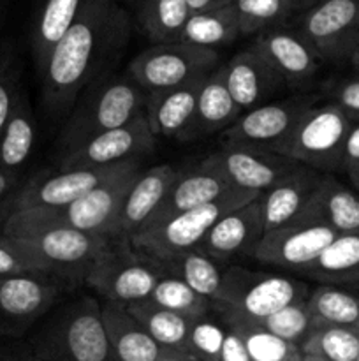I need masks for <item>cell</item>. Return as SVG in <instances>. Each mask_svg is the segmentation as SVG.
<instances>
[{"label": "cell", "instance_id": "5b68a950", "mask_svg": "<svg viewBox=\"0 0 359 361\" xmlns=\"http://www.w3.org/2000/svg\"><path fill=\"white\" fill-rule=\"evenodd\" d=\"M310 291L308 284L289 275L227 267L220 298L213 307L231 319L259 324L277 310L306 300Z\"/></svg>", "mask_w": 359, "mask_h": 361}, {"label": "cell", "instance_id": "7a4b0ae2", "mask_svg": "<svg viewBox=\"0 0 359 361\" xmlns=\"http://www.w3.org/2000/svg\"><path fill=\"white\" fill-rule=\"evenodd\" d=\"M27 345L46 361H113L102 305L90 295L53 305L32 328Z\"/></svg>", "mask_w": 359, "mask_h": 361}, {"label": "cell", "instance_id": "f35d334b", "mask_svg": "<svg viewBox=\"0 0 359 361\" xmlns=\"http://www.w3.org/2000/svg\"><path fill=\"white\" fill-rule=\"evenodd\" d=\"M148 300L155 305L162 307V309L182 314V316L190 317V319L204 316V314L213 309V303L210 300L197 295L182 279L172 277L169 274L162 275Z\"/></svg>", "mask_w": 359, "mask_h": 361}, {"label": "cell", "instance_id": "60d3db41", "mask_svg": "<svg viewBox=\"0 0 359 361\" xmlns=\"http://www.w3.org/2000/svg\"><path fill=\"white\" fill-rule=\"evenodd\" d=\"M306 300L294 302L291 305L284 307V309L277 310V312L267 316L264 321H260L257 326L264 328V330L270 331L275 337L299 348V344L305 341V337L310 334L313 324H315L312 314H310Z\"/></svg>", "mask_w": 359, "mask_h": 361}, {"label": "cell", "instance_id": "4316f807", "mask_svg": "<svg viewBox=\"0 0 359 361\" xmlns=\"http://www.w3.org/2000/svg\"><path fill=\"white\" fill-rule=\"evenodd\" d=\"M239 115L241 109L236 106L234 99L229 94L220 63L210 76L204 78L201 85L196 115L183 141H197L211 134L224 133Z\"/></svg>", "mask_w": 359, "mask_h": 361}, {"label": "cell", "instance_id": "44dd1931", "mask_svg": "<svg viewBox=\"0 0 359 361\" xmlns=\"http://www.w3.org/2000/svg\"><path fill=\"white\" fill-rule=\"evenodd\" d=\"M234 190L236 189L229 185L227 180L217 169L201 161L192 169L180 171L178 178L175 180L169 192L162 200L160 207L155 210V214L151 215L144 228H151V226L160 224V222L183 214V212L213 203V201L220 200V197L227 196Z\"/></svg>", "mask_w": 359, "mask_h": 361}, {"label": "cell", "instance_id": "bcb514c9", "mask_svg": "<svg viewBox=\"0 0 359 361\" xmlns=\"http://www.w3.org/2000/svg\"><path fill=\"white\" fill-rule=\"evenodd\" d=\"M359 164V122H352L341 152V171L348 173Z\"/></svg>", "mask_w": 359, "mask_h": 361}, {"label": "cell", "instance_id": "277c9868", "mask_svg": "<svg viewBox=\"0 0 359 361\" xmlns=\"http://www.w3.org/2000/svg\"><path fill=\"white\" fill-rule=\"evenodd\" d=\"M141 171L143 169L139 164L132 166L65 207L9 212L4 221L2 231L14 233L25 229L63 228L108 236L130 187Z\"/></svg>", "mask_w": 359, "mask_h": 361}, {"label": "cell", "instance_id": "4fadbf2b", "mask_svg": "<svg viewBox=\"0 0 359 361\" xmlns=\"http://www.w3.org/2000/svg\"><path fill=\"white\" fill-rule=\"evenodd\" d=\"M298 34L326 62L351 59L359 44V0H320L299 20Z\"/></svg>", "mask_w": 359, "mask_h": 361}, {"label": "cell", "instance_id": "cb8c5ba5", "mask_svg": "<svg viewBox=\"0 0 359 361\" xmlns=\"http://www.w3.org/2000/svg\"><path fill=\"white\" fill-rule=\"evenodd\" d=\"M322 173L298 166L292 173L259 194L260 212H263L266 231L296 221L308 204Z\"/></svg>", "mask_w": 359, "mask_h": 361}, {"label": "cell", "instance_id": "db71d44e", "mask_svg": "<svg viewBox=\"0 0 359 361\" xmlns=\"http://www.w3.org/2000/svg\"><path fill=\"white\" fill-rule=\"evenodd\" d=\"M299 2H301V7H303V6H313V4L320 2V0H299Z\"/></svg>", "mask_w": 359, "mask_h": 361}, {"label": "cell", "instance_id": "8fae6325", "mask_svg": "<svg viewBox=\"0 0 359 361\" xmlns=\"http://www.w3.org/2000/svg\"><path fill=\"white\" fill-rule=\"evenodd\" d=\"M74 286L67 279L46 274L0 277V341H14L30 334Z\"/></svg>", "mask_w": 359, "mask_h": 361}, {"label": "cell", "instance_id": "6da1fadb", "mask_svg": "<svg viewBox=\"0 0 359 361\" xmlns=\"http://www.w3.org/2000/svg\"><path fill=\"white\" fill-rule=\"evenodd\" d=\"M129 37L130 18L116 0H83L39 76L49 115H67L88 85L115 73Z\"/></svg>", "mask_w": 359, "mask_h": 361}, {"label": "cell", "instance_id": "f907efd6", "mask_svg": "<svg viewBox=\"0 0 359 361\" xmlns=\"http://www.w3.org/2000/svg\"><path fill=\"white\" fill-rule=\"evenodd\" d=\"M158 361H197L189 355H180V353H168V355L162 356Z\"/></svg>", "mask_w": 359, "mask_h": 361}, {"label": "cell", "instance_id": "f546056e", "mask_svg": "<svg viewBox=\"0 0 359 361\" xmlns=\"http://www.w3.org/2000/svg\"><path fill=\"white\" fill-rule=\"evenodd\" d=\"M83 0H42L32 28V59L37 74L44 71L49 53L76 20Z\"/></svg>", "mask_w": 359, "mask_h": 361}, {"label": "cell", "instance_id": "f1b7e54d", "mask_svg": "<svg viewBox=\"0 0 359 361\" xmlns=\"http://www.w3.org/2000/svg\"><path fill=\"white\" fill-rule=\"evenodd\" d=\"M299 275L319 284L359 288V233L338 235L333 243Z\"/></svg>", "mask_w": 359, "mask_h": 361}, {"label": "cell", "instance_id": "7bdbcfd3", "mask_svg": "<svg viewBox=\"0 0 359 361\" xmlns=\"http://www.w3.org/2000/svg\"><path fill=\"white\" fill-rule=\"evenodd\" d=\"M27 274L51 275L46 270L44 264L37 257L32 256L20 242L0 231V277Z\"/></svg>", "mask_w": 359, "mask_h": 361}, {"label": "cell", "instance_id": "6f0895ef", "mask_svg": "<svg viewBox=\"0 0 359 361\" xmlns=\"http://www.w3.org/2000/svg\"><path fill=\"white\" fill-rule=\"evenodd\" d=\"M130 2H137V0H130Z\"/></svg>", "mask_w": 359, "mask_h": 361}, {"label": "cell", "instance_id": "1f68e13d", "mask_svg": "<svg viewBox=\"0 0 359 361\" xmlns=\"http://www.w3.org/2000/svg\"><path fill=\"white\" fill-rule=\"evenodd\" d=\"M165 274L178 277L192 288L197 295L204 296L211 303H217L220 298L222 284H224L225 268L222 263L215 261L203 250L192 249L171 261L160 263Z\"/></svg>", "mask_w": 359, "mask_h": 361}, {"label": "cell", "instance_id": "4dcf8cb0", "mask_svg": "<svg viewBox=\"0 0 359 361\" xmlns=\"http://www.w3.org/2000/svg\"><path fill=\"white\" fill-rule=\"evenodd\" d=\"M125 309L162 349L168 353L189 355L187 337H189L190 323H192L190 317L162 309L151 303L150 300L130 303V305H125Z\"/></svg>", "mask_w": 359, "mask_h": 361}, {"label": "cell", "instance_id": "9a60e30c", "mask_svg": "<svg viewBox=\"0 0 359 361\" xmlns=\"http://www.w3.org/2000/svg\"><path fill=\"white\" fill-rule=\"evenodd\" d=\"M136 164H139V161L122 162L106 168H67L55 173H41L23 182L11 201L9 212L65 207L83 197L106 180Z\"/></svg>", "mask_w": 359, "mask_h": 361}, {"label": "cell", "instance_id": "9f6ffc18", "mask_svg": "<svg viewBox=\"0 0 359 361\" xmlns=\"http://www.w3.org/2000/svg\"><path fill=\"white\" fill-rule=\"evenodd\" d=\"M7 215H0V231H2V226H4V221H6Z\"/></svg>", "mask_w": 359, "mask_h": 361}, {"label": "cell", "instance_id": "11a10c76", "mask_svg": "<svg viewBox=\"0 0 359 361\" xmlns=\"http://www.w3.org/2000/svg\"><path fill=\"white\" fill-rule=\"evenodd\" d=\"M303 361H326L320 358H313V356H303Z\"/></svg>", "mask_w": 359, "mask_h": 361}, {"label": "cell", "instance_id": "836d02e7", "mask_svg": "<svg viewBox=\"0 0 359 361\" xmlns=\"http://www.w3.org/2000/svg\"><path fill=\"white\" fill-rule=\"evenodd\" d=\"M239 35L241 32L234 6H225L220 9L190 14L180 41L201 48L217 49L218 46L231 44Z\"/></svg>", "mask_w": 359, "mask_h": 361}, {"label": "cell", "instance_id": "d590c367", "mask_svg": "<svg viewBox=\"0 0 359 361\" xmlns=\"http://www.w3.org/2000/svg\"><path fill=\"white\" fill-rule=\"evenodd\" d=\"M303 356L326 361H355L359 356V330L331 324H313L299 344Z\"/></svg>", "mask_w": 359, "mask_h": 361}, {"label": "cell", "instance_id": "52a82bcc", "mask_svg": "<svg viewBox=\"0 0 359 361\" xmlns=\"http://www.w3.org/2000/svg\"><path fill=\"white\" fill-rule=\"evenodd\" d=\"M352 120L333 102L310 106L273 152L315 171L341 169V152Z\"/></svg>", "mask_w": 359, "mask_h": 361}, {"label": "cell", "instance_id": "b9f144b4", "mask_svg": "<svg viewBox=\"0 0 359 361\" xmlns=\"http://www.w3.org/2000/svg\"><path fill=\"white\" fill-rule=\"evenodd\" d=\"M21 90V62L13 42H0V130L6 126Z\"/></svg>", "mask_w": 359, "mask_h": 361}, {"label": "cell", "instance_id": "8d00e7d4", "mask_svg": "<svg viewBox=\"0 0 359 361\" xmlns=\"http://www.w3.org/2000/svg\"><path fill=\"white\" fill-rule=\"evenodd\" d=\"M224 317L243 338L252 361H303V353L299 351L298 345L275 337L257 324L231 319L227 316Z\"/></svg>", "mask_w": 359, "mask_h": 361}, {"label": "cell", "instance_id": "603a6c76", "mask_svg": "<svg viewBox=\"0 0 359 361\" xmlns=\"http://www.w3.org/2000/svg\"><path fill=\"white\" fill-rule=\"evenodd\" d=\"M203 81L204 78H201L169 90L146 94L144 118L155 136L172 137L178 141L185 140L196 115L197 97Z\"/></svg>", "mask_w": 359, "mask_h": 361}, {"label": "cell", "instance_id": "83f0119b", "mask_svg": "<svg viewBox=\"0 0 359 361\" xmlns=\"http://www.w3.org/2000/svg\"><path fill=\"white\" fill-rule=\"evenodd\" d=\"M37 141V123L27 92L21 90L6 126L0 130V169L21 176L34 154Z\"/></svg>", "mask_w": 359, "mask_h": 361}, {"label": "cell", "instance_id": "2e32d148", "mask_svg": "<svg viewBox=\"0 0 359 361\" xmlns=\"http://www.w3.org/2000/svg\"><path fill=\"white\" fill-rule=\"evenodd\" d=\"M157 136L151 133L144 115L116 129L90 137L58 159V169L106 168L122 162L139 161L151 154Z\"/></svg>", "mask_w": 359, "mask_h": 361}, {"label": "cell", "instance_id": "681fc988", "mask_svg": "<svg viewBox=\"0 0 359 361\" xmlns=\"http://www.w3.org/2000/svg\"><path fill=\"white\" fill-rule=\"evenodd\" d=\"M189 4L190 14L194 13H204V11H211V9H220V7L225 6H232L234 0H187Z\"/></svg>", "mask_w": 359, "mask_h": 361}, {"label": "cell", "instance_id": "30bf717a", "mask_svg": "<svg viewBox=\"0 0 359 361\" xmlns=\"http://www.w3.org/2000/svg\"><path fill=\"white\" fill-rule=\"evenodd\" d=\"M218 66V49L176 41L153 44L141 51L129 62L127 74L146 94H151L206 78Z\"/></svg>", "mask_w": 359, "mask_h": 361}, {"label": "cell", "instance_id": "9c48e42d", "mask_svg": "<svg viewBox=\"0 0 359 361\" xmlns=\"http://www.w3.org/2000/svg\"><path fill=\"white\" fill-rule=\"evenodd\" d=\"M4 235L20 242L44 264L49 274L67 279L74 284L83 282L88 268L104 256L115 242L108 236L63 228L25 229Z\"/></svg>", "mask_w": 359, "mask_h": 361}, {"label": "cell", "instance_id": "3957f363", "mask_svg": "<svg viewBox=\"0 0 359 361\" xmlns=\"http://www.w3.org/2000/svg\"><path fill=\"white\" fill-rule=\"evenodd\" d=\"M146 92L129 74H106L76 99L56 137L58 159L90 137L144 115Z\"/></svg>", "mask_w": 359, "mask_h": 361}, {"label": "cell", "instance_id": "ba28073f", "mask_svg": "<svg viewBox=\"0 0 359 361\" xmlns=\"http://www.w3.org/2000/svg\"><path fill=\"white\" fill-rule=\"evenodd\" d=\"M164 274L158 261L141 254L130 242L115 240L111 249L88 268L83 282L106 302L130 305L150 298Z\"/></svg>", "mask_w": 359, "mask_h": 361}, {"label": "cell", "instance_id": "5bb4252c", "mask_svg": "<svg viewBox=\"0 0 359 361\" xmlns=\"http://www.w3.org/2000/svg\"><path fill=\"white\" fill-rule=\"evenodd\" d=\"M336 236L338 233L322 222L296 219L264 233L252 257L260 264L299 275L333 243Z\"/></svg>", "mask_w": 359, "mask_h": 361}, {"label": "cell", "instance_id": "d4e9b609", "mask_svg": "<svg viewBox=\"0 0 359 361\" xmlns=\"http://www.w3.org/2000/svg\"><path fill=\"white\" fill-rule=\"evenodd\" d=\"M298 219L322 222L338 235L359 233V192L333 175L322 173L308 204Z\"/></svg>", "mask_w": 359, "mask_h": 361}, {"label": "cell", "instance_id": "74e56055", "mask_svg": "<svg viewBox=\"0 0 359 361\" xmlns=\"http://www.w3.org/2000/svg\"><path fill=\"white\" fill-rule=\"evenodd\" d=\"M241 35L260 34V32L277 28L298 7L299 0H234Z\"/></svg>", "mask_w": 359, "mask_h": 361}, {"label": "cell", "instance_id": "484cf974", "mask_svg": "<svg viewBox=\"0 0 359 361\" xmlns=\"http://www.w3.org/2000/svg\"><path fill=\"white\" fill-rule=\"evenodd\" d=\"M102 321L113 361H158L168 355L130 316L125 305L106 302L102 305Z\"/></svg>", "mask_w": 359, "mask_h": 361}, {"label": "cell", "instance_id": "816d5d0a", "mask_svg": "<svg viewBox=\"0 0 359 361\" xmlns=\"http://www.w3.org/2000/svg\"><path fill=\"white\" fill-rule=\"evenodd\" d=\"M347 176H348V178H351V182H352V185H354V189L359 192V164L355 166V168H352L351 171L347 173Z\"/></svg>", "mask_w": 359, "mask_h": 361}, {"label": "cell", "instance_id": "680465c9", "mask_svg": "<svg viewBox=\"0 0 359 361\" xmlns=\"http://www.w3.org/2000/svg\"><path fill=\"white\" fill-rule=\"evenodd\" d=\"M355 361H359V356H358V360H355Z\"/></svg>", "mask_w": 359, "mask_h": 361}, {"label": "cell", "instance_id": "ee69618b", "mask_svg": "<svg viewBox=\"0 0 359 361\" xmlns=\"http://www.w3.org/2000/svg\"><path fill=\"white\" fill-rule=\"evenodd\" d=\"M329 102L341 109L352 122H359V73L334 81L327 90Z\"/></svg>", "mask_w": 359, "mask_h": 361}, {"label": "cell", "instance_id": "7dc6e473", "mask_svg": "<svg viewBox=\"0 0 359 361\" xmlns=\"http://www.w3.org/2000/svg\"><path fill=\"white\" fill-rule=\"evenodd\" d=\"M23 185L20 175H13L0 169V215L9 214V204L13 201L14 194Z\"/></svg>", "mask_w": 359, "mask_h": 361}, {"label": "cell", "instance_id": "c3c4849f", "mask_svg": "<svg viewBox=\"0 0 359 361\" xmlns=\"http://www.w3.org/2000/svg\"><path fill=\"white\" fill-rule=\"evenodd\" d=\"M0 361H46L32 353L28 345L23 348H2L0 349Z\"/></svg>", "mask_w": 359, "mask_h": 361}, {"label": "cell", "instance_id": "f6af8a7d", "mask_svg": "<svg viewBox=\"0 0 359 361\" xmlns=\"http://www.w3.org/2000/svg\"><path fill=\"white\" fill-rule=\"evenodd\" d=\"M225 323H227V321H225ZM220 361H252L250 360L248 351H246V345L245 342H243V338L239 337L238 331H236L229 323L224 348H222Z\"/></svg>", "mask_w": 359, "mask_h": 361}, {"label": "cell", "instance_id": "e575fe53", "mask_svg": "<svg viewBox=\"0 0 359 361\" xmlns=\"http://www.w3.org/2000/svg\"><path fill=\"white\" fill-rule=\"evenodd\" d=\"M308 309L315 324L359 330V296L338 286L320 284L308 295Z\"/></svg>", "mask_w": 359, "mask_h": 361}, {"label": "cell", "instance_id": "d6986e66", "mask_svg": "<svg viewBox=\"0 0 359 361\" xmlns=\"http://www.w3.org/2000/svg\"><path fill=\"white\" fill-rule=\"evenodd\" d=\"M266 233L259 197L231 210L217 221L197 249L222 264L243 256H252Z\"/></svg>", "mask_w": 359, "mask_h": 361}, {"label": "cell", "instance_id": "d6a6232c", "mask_svg": "<svg viewBox=\"0 0 359 361\" xmlns=\"http://www.w3.org/2000/svg\"><path fill=\"white\" fill-rule=\"evenodd\" d=\"M137 25L153 44L180 41L190 18L187 0H137Z\"/></svg>", "mask_w": 359, "mask_h": 361}, {"label": "cell", "instance_id": "7c38bea8", "mask_svg": "<svg viewBox=\"0 0 359 361\" xmlns=\"http://www.w3.org/2000/svg\"><path fill=\"white\" fill-rule=\"evenodd\" d=\"M203 161L217 169L232 189L253 194H263L301 166L270 148L232 141H222Z\"/></svg>", "mask_w": 359, "mask_h": 361}, {"label": "cell", "instance_id": "f5cc1de1", "mask_svg": "<svg viewBox=\"0 0 359 361\" xmlns=\"http://www.w3.org/2000/svg\"><path fill=\"white\" fill-rule=\"evenodd\" d=\"M348 62H351L352 69H354L355 73H359V44H358V48H355L354 51H352V55H351V59H348Z\"/></svg>", "mask_w": 359, "mask_h": 361}, {"label": "cell", "instance_id": "7402d4cb", "mask_svg": "<svg viewBox=\"0 0 359 361\" xmlns=\"http://www.w3.org/2000/svg\"><path fill=\"white\" fill-rule=\"evenodd\" d=\"M222 73L229 94L241 113L270 102L284 85L280 76L252 46L222 63Z\"/></svg>", "mask_w": 359, "mask_h": 361}, {"label": "cell", "instance_id": "8992f818", "mask_svg": "<svg viewBox=\"0 0 359 361\" xmlns=\"http://www.w3.org/2000/svg\"><path fill=\"white\" fill-rule=\"evenodd\" d=\"M257 197L259 194L234 190L213 203L183 212L160 224L141 229L130 238V245L158 263L171 261L189 250L197 249L218 219Z\"/></svg>", "mask_w": 359, "mask_h": 361}, {"label": "cell", "instance_id": "ab89813d", "mask_svg": "<svg viewBox=\"0 0 359 361\" xmlns=\"http://www.w3.org/2000/svg\"><path fill=\"white\" fill-rule=\"evenodd\" d=\"M225 335H227V323L213 307L210 312L196 317L190 323L187 353L197 361H220Z\"/></svg>", "mask_w": 359, "mask_h": 361}, {"label": "cell", "instance_id": "ffe728a7", "mask_svg": "<svg viewBox=\"0 0 359 361\" xmlns=\"http://www.w3.org/2000/svg\"><path fill=\"white\" fill-rule=\"evenodd\" d=\"M252 48L270 63L284 85L292 88L308 85L320 69V59L298 32L278 27L260 32Z\"/></svg>", "mask_w": 359, "mask_h": 361}, {"label": "cell", "instance_id": "ac0fdd59", "mask_svg": "<svg viewBox=\"0 0 359 361\" xmlns=\"http://www.w3.org/2000/svg\"><path fill=\"white\" fill-rule=\"evenodd\" d=\"M178 175L180 169L171 164H158L141 171L109 229L108 238L130 242V238L148 224L155 210L160 207Z\"/></svg>", "mask_w": 359, "mask_h": 361}, {"label": "cell", "instance_id": "e0dca14e", "mask_svg": "<svg viewBox=\"0 0 359 361\" xmlns=\"http://www.w3.org/2000/svg\"><path fill=\"white\" fill-rule=\"evenodd\" d=\"M310 106H313L310 97L264 102L257 108L243 111L234 123L222 133V137L232 143L257 145L273 150L291 134Z\"/></svg>", "mask_w": 359, "mask_h": 361}]
</instances>
